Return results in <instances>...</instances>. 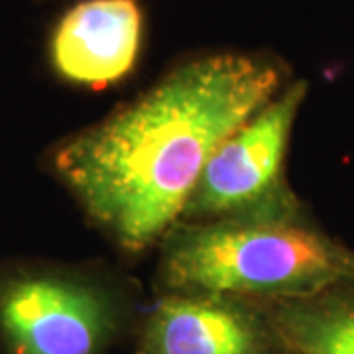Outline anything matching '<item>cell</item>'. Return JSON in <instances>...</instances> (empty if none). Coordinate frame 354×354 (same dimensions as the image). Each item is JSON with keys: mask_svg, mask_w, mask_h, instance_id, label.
<instances>
[{"mask_svg": "<svg viewBox=\"0 0 354 354\" xmlns=\"http://www.w3.org/2000/svg\"><path fill=\"white\" fill-rule=\"evenodd\" d=\"M270 53L215 51L176 65L134 101L62 140L50 169L128 252L176 227L209 158L290 83Z\"/></svg>", "mask_w": 354, "mask_h": 354, "instance_id": "1", "label": "cell"}, {"mask_svg": "<svg viewBox=\"0 0 354 354\" xmlns=\"http://www.w3.org/2000/svg\"><path fill=\"white\" fill-rule=\"evenodd\" d=\"M354 279V248L290 211L176 225L164 236L165 293H215L258 304L301 299Z\"/></svg>", "mask_w": 354, "mask_h": 354, "instance_id": "2", "label": "cell"}, {"mask_svg": "<svg viewBox=\"0 0 354 354\" xmlns=\"http://www.w3.org/2000/svg\"><path fill=\"white\" fill-rule=\"evenodd\" d=\"M124 321L122 297L83 270L0 264V354H109Z\"/></svg>", "mask_w": 354, "mask_h": 354, "instance_id": "3", "label": "cell"}, {"mask_svg": "<svg viewBox=\"0 0 354 354\" xmlns=\"http://www.w3.org/2000/svg\"><path fill=\"white\" fill-rule=\"evenodd\" d=\"M307 91V81H291L216 148L177 225L301 207L286 181V153Z\"/></svg>", "mask_w": 354, "mask_h": 354, "instance_id": "4", "label": "cell"}, {"mask_svg": "<svg viewBox=\"0 0 354 354\" xmlns=\"http://www.w3.org/2000/svg\"><path fill=\"white\" fill-rule=\"evenodd\" d=\"M136 354H290L266 304L215 293H165Z\"/></svg>", "mask_w": 354, "mask_h": 354, "instance_id": "5", "label": "cell"}, {"mask_svg": "<svg viewBox=\"0 0 354 354\" xmlns=\"http://www.w3.org/2000/svg\"><path fill=\"white\" fill-rule=\"evenodd\" d=\"M142 36L138 0H81L51 32L50 64L67 83L99 91L134 69Z\"/></svg>", "mask_w": 354, "mask_h": 354, "instance_id": "6", "label": "cell"}, {"mask_svg": "<svg viewBox=\"0 0 354 354\" xmlns=\"http://www.w3.org/2000/svg\"><path fill=\"white\" fill-rule=\"evenodd\" d=\"M266 307L290 354H354V279Z\"/></svg>", "mask_w": 354, "mask_h": 354, "instance_id": "7", "label": "cell"}]
</instances>
